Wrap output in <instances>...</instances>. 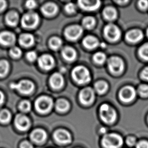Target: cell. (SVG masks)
I'll list each match as a JSON object with an SVG mask.
<instances>
[{"label":"cell","mask_w":148,"mask_h":148,"mask_svg":"<svg viewBox=\"0 0 148 148\" xmlns=\"http://www.w3.org/2000/svg\"><path fill=\"white\" fill-rule=\"evenodd\" d=\"M12 89L16 90L23 94H29L32 92L34 85L29 80H21L18 83H12L10 85Z\"/></svg>","instance_id":"8992f818"},{"label":"cell","mask_w":148,"mask_h":148,"mask_svg":"<svg viewBox=\"0 0 148 148\" xmlns=\"http://www.w3.org/2000/svg\"><path fill=\"white\" fill-rule=\"evenodd\" d=\"M62 55L65 59L69 61L74 60L76 57L75 51L69 47H66L63 48L62 50Z\"/></svg>","instance_id":"7402d4cb"},{"label":"cell","mask_w":148,"mask_h":148,"mask_svg":"<svg viewBox=\"0 0 148 148\" xmlns=\"http://www.w3.org/2000/svg\"><path fill=\"white\" fill-rule=\"evenodd\" d=\"M95 98V93L92 88H86L83 89L80 92L79 99L80 102L85 105L92 104Z\"/></svg>","instance_id":"30bf717a"},{"label":"cell","mask_w":148,"mask_h":148,"mask_svg":"<svg viewBox=\"0 0 148 148\" xmlns=\"http://www.w3.org/2000/svg\"><path fill=\"white\" fill-rule=\"evenodd\" d=\"M19 42L22 46L24 47H30L34 42V37L32 34H24L20 36Z\"/></svg>","instance_id":"44dd1931"},{"label":"cell","mask_w":148,"mask_h":148,"mask_svg":"<svg viewBox=\"0 0 148 148\" xmlns=\"http://www.w3.org/2000/svg\"><path fill=\"white\" fill-rule=\"evenodd\" d=\"M19 16L16 12H10L6 15V22L10 26H15L18 23Z\"/></svg>","instance_id":"d4e9b609"},{"label":"cell","mask_w":148,"mask_h":148,"mask_svg":"<svg viewBox=\"0 0 148 148\" xmlns=\"http://www.w3.org/2000/svg\"><path fill=\"white\" fill-rule=\"evenodd\" d=\"M138 6L142 9L145 10L148 7V1H140L138 2Z\"/></svg>","instance_id":"ab89813d"},{"label":"cell","mask_w":148,"mask_h":148,"mask_svg":"<svg viewBox=\"0 0 148 148\" xmlns=\"http://www.w3.org/2000/svg\"><path fill=\"white\" fill-rule=\"evenodd\" d=\"M65 10L68 13H73L76 10V6L73 3H70L65 6Z\"/></svg>","instance_id":"8d00e7d4"},{"label":"cell","mask_w":148,"mask_h":148,"mask_svg":"<svg viewBox=\"0 0 148 148\" xmlns=\"http://www.w3.org/2000/svg\"><path fill=\"white\" fill-rule=\"evenodd\" d=\"M72 76L79 84H84L90 80V72L84 66H78L72 71Z\"/></svg>","instance_id":"6da1fadb"},{"label":"cell","mask_w":148,"mask_h":148,"mask_svg":"<svg viewBox=\"0 0 148 148\" xmlns=\"http://www.w3.org/2000/svg\"><path fill=\"white\" fill-rule=\"evenodd\" d=\"M19 108L22 112H27L31 109V104L28 101H23L20 103Z\"/></svg>","instance_id":"836d02e7"},{"label":"cell","mask_w":148,"mask_h":148,"mask_svg":"<svg viewBox=\"0 0 148 148\" xmlns=\"http://www.w3.org/2000/svg\"><path fill=\"white\" fill-rule=\"evenodd\" d=\"M101 132H106V129L105 128H101Z\"/></svg>","instance_id":"7dc6e473"},{"label":"cell","mask_w":148,"mask_h":148,"mask_svg":"<svg viewBox=\"0 0 148 148\" xmlns=\"http://www.w3.org/2000/svg\"><path fill=\"white\" fill-rule=\"evenodd\" d=\"M36 2L34 1H28L26 3V6L28 8V9H34V8L36 7Z\"/></svg>","instance_id":"60d3db41"},{"label":"cell","mask_w":148,"mask_h":148,"mask_svg":"<svg viewBox=\"0 0 148 148\" xmlns=\"http://www.w3.org/2000/svg\"><path fill=\"white\" fill-rule=\"evenodd\" d=\"M102 142L105 148H119L123 144V140L118 134H110L104 136Z\"/></svg>","instance_id":"7a4b0ae2"},{"label":"cell","mask_w":148,"mask_h":148,"mask_svg":"<svg viewBox=\"0 0 148 148\" xmlns=\"http://www.w3.org/2000/svg\"><path fill=\"white\" fill-rule=\"evenodd\" d=\"M50 83L53 88L59 89L61 88L64 84V79L61 74L55 73L51 77Z\"/></svg>","instance_id":"d6986e66"},{"label":"cell","mask_w":148,"mask_h":148,"mask_svg":"<svg viewBox=\"0 0 148 148\" xmlns=\"http://www.w3.org/2000/svg\"><path fill=\"white\" fill-rule=\"evenodd\" d=\"M82 24L84 27H86L87 29H91L94 26L95 24V20L94 18L92 17L88 16L84 19L82 21Z\"/></svg>","instance_id":"4dcf8cb0"},{"label":"cell","mask_w":148,"mask_h":148,"mask_svg":"<svg viewBox=\"0 0 148 148\" xmlns=\"http://www.w3.org/2000/svg\"><path fill=\"white\" fill-rule=\"evenodd\" d=\"M78 5L83 10L92 11L98 9L101 5V2L96 1H79Z\"/></svg>","instance_id":"9a60e30c"},{"label":"cell","mask_w":148,"mask_h":148,"mask_svg":"<svg viewBox=\"0 0 148 148\" xmlns=\"http://www.w3.org/2000/svg\"><path fill=\"white\" fill-rule=\"evenodd\" d=\"M57 110L61 112H66L69 108V104L66 100L64 99H59L56 103Z\"/></svg>","instance_id":"484cf974"},{"label":"cell","mask_w":148,"mask_h":148,"mask_svg":"<svg viewBox=\"0 0 148 148\" xmlns=\"http://www.w3.org/2000/svg\"><path fill=\"white\" fill-rule=\"evenodd\" d=\"M138 92L141 96L143 97H148V85L147 84L140 85L138 88Z\"/></svg>","instance_id":"e575fe53"},{"label":"cell","mask_w":148,"mask_h":148,"mask_svg":"<svg viewBox=\"0 0 148 148\" xmlns=\"http://www.w3.org/2000/svg\"><path fill=\"white\" fill-rule=\"evenodd\" d=\"M83 44L86 48L92 49L99 45L98 39L93 36H88L84 39Z\"/></svg>","instance_id":"603a6c76"},{"label":"cell","mask_w":148,"mask_h":148,"mask_svg":"<svg viewBox=\"0 0 148 148\" xmlns=\"http://www.w3.org/2000/svg\"><path fill=\"white\" fill-rule=\"evenodd\" d=\"M26 57L30 62H34L37 58V55L34 51H30L27 53L26 55Z\"/></svg>","instance_id":"74e56055"},{"label":"cell","mask_w":148,"mask_h":148,"mask_svg":"<svg viewBox=\"0 0 148 148\" xmlns=\"http://www.w3.org/2000/svg\"><path fill=\"white\" fill-rule=\"evenodd\" d=\"M143 38V34L140 30L133 29L127 33L126 38L127 40L131 42H137L140 41Z\"/></svg>","instance_id":"ac0fdd59"},{"label":"cell","mask_w":148,"mask_h":148,"mask_svg":"<svg viewBox=\"0 0 148 148\" xmlns=\"http://www.w3.org/2000/svg\"><path fill=\"white\" fill-rule=\"evenodd\" d=\"M15 124L19 130L25 131L29 127L30 121L27 116L23 114H18L15 118Z\"/></svg>","instance_id":"7c38bea8"},{"label":"cell","mask_w":148,"mask_h":148,"mask_svg":"<svg viewBox=\"0 0 148 148\" xmlns=\"http://www.w3.org/2000/svg\"><path fill=\"white\" fill-rule=\"evenodd\" d=\"M55 140L60 144H66L71 140V136L70 134L64 130H59L56 131L54 134Z\"/></svg>","instance_id":"4fadbf2b"},{"label":"cell","mask_w":148,"mask_h":148,"mask_svg":"<svg viewBox=\"0 0 148 148\" xmlns=\"http://www.w3.org/2000/svg\"><path fill=\"white\" fill-rule=\"evenodd\" d=\"M108 67L111 72L114 73H119L124 68V63L121 58L118 57H112L108 62Z\"/></svg>","instance_id":"ba28073f"},{"label":"cell","mask_w":148,"mask_h":148,"mask_svg":"<svg viewBox=\"0 0 148 148\" xmlns=\"http://www.w3.org/2000/svg\"><path fill=\"white\" fill-rule=\"evenodd\" d=\"M95 62L98 64H103L106 59L105 54L102 52H97L93 57Z\"/></svg>","instance_id":"d6a6232c"},{"label":"cell","mask_w":148,"mask_h":148,"mask_svg":"<svg viewBox=\"0 0 148 148\" xmlns=\"http://www.w3.org/2000/svg\"><path fill=\"white\" fill-rule=\"evenodd\" d=\"M147 36H148V29H147Z\"/></svg>","instance_id":"c3c4849f"},{"label":"cell","mask_w":148,"mask_h":148,"mask_svg":"<svg viewBox=\"0 0 148 148\" xmlns=\"http://www.w3.org/2000/svg\"><path fill=\"white\" fill-rule=\"evenodd\" d=\"M103 15L107 20L112 21L116 19L117 13L115 9L111 7H108L104 9Z\"/></svg>","instance_id":"cb8c5ba5"},{"label":"cell","mask_w":148,"mask_h":148,"mask_svg":"<svg viewBox=\"0 0 148 148\" xmlns=\"http://www.w3.org/2000/svg\"><path fill=\"white\" fill-rule=\"evenodd\" d=\"M11 115L10 112L6 109L0 111V122L3 123H7L10 121Z\"/></svg>","instance_id":"83f0119b"},{"label":"cell","mask_w":148,"mask_h":148,"mask_svg":"<svg viewBox=\"0 0 148 148\" xmlns=\"http://www.w3.org/2000/svg\"><path fill=\"white\" fill-rule=\"evenodd\" d=\"M15 37L13 34L8 32H4L0 34V43L5 46H10L14 44Z\"/></svg>","instance_id":"2e32d148"},{"label":"cell","mask_w":148,"mask_h":148,"mask_svg":"<svg viewBox=\"0 0 148 148\" xmlns=\"http://www.w3.org/2000/svg\"><path fill=\"white\" fill-rule=\"evenodd\" d=\"M136 148H148V142L142 140L138 142L136 145Z\"/></svg>","instance_id":"f35d334b"},{"label":"cell","mask_w":148,"mask_h":148,"mask_svg":"<svg viewBox=\"0 0 148 148\" xmlns=\"http://www.w3.org/2000/svg\"><path fill=\"white\" fill-rule=\"evenodd\" d=\"M139 55L144 60L148 61V42L145 44L139 49Z\"/></svg>","instance_id":"1f68e13d"},{"label":"cell","mask_w":148,"mask_h":148,"mask_svg":"<svg viewBox=\"0 0 148 148\" xmlns=\"http://www.w3.org/2000/svg\"><path fill=\"white\" fill-rule=\"evenodd\" d=\"M6 3L5 1L0 0V12L2 11L5 9L6 7Z\"/></svg>","instance_id":"f6af8a7d"},{"label":"cell","mask_w":148,"mask_h":148,"mask_svg":"<svg viewBox=\"0 0 148 148\" xmlns=\"http://www.w3.org/2000/svg\"><path fill=\"white\" fill-rule=\"evenodd\" d=\"M106 38L111 41H116L121 36V32L118 27L113 24H109L104 29Z\"/></svg>","instance_id":"52a82bcc"},{"label":"cell","mask_w":148,"mask_h":148,"mask_svg":"<svg viewBox=\"0 0 148 148\" xmlns=\"http://www.w3.org/2000/svg\"><path fill=\"white\" fill-rule=\"evenodd\" d=\"M53 106L52 99L47 96L40 97L36 100L35 107L38 112L47 113L49 112Z\"/></svg>","instance_id":"277c9868"},{"label":"cell","mask_w":148,"mask_h":148,"mask_svg":"<svg viewBox=\"0 0 148 148\" xmlns=\"http://www.w3.org/2000/svg\"><path fill=\"white\" fill-rule=\"evenodd\" d=\"M82 28L81 26L74 25L68 27L65 32L66 38L70 40H75L82 34Z\"/></svg>","instance_id":"9c48e42d"},{"label":"cell","mask_w":148,"mask_h":148,"mask_svg":"<svg viewBox=\"0 0 148 148\" xmlns=\"http://www.w3.org/2000/svg\"><path fill=\"white\" fill-rule=\"evenodd\" d=\"M142 76L144 79L148 80V67H146L143 70L142 73Z\"/></svg>","instance_id":"ee69618b"},{"label":"cell","mask_w":148,"mask_h":148,"mask_svg":"<svg viewBox=\"0 0 148 148\" xmlns=\"http://www.w3.org/2000/svg\"><path fill=\"white\" fill-rule=\"evenodd\" d=\"M46 132L41 129H37L33 131L30 134V138L34 142L41 143L46 140Z\"/></svg>","instance_id":"e0dca14e"},{"label":"cell","mask_w":148,"mask_h":148,"mask_svg":"<svg viewBox=\"0 0 148 148\" xmlns=\"http://www.w3.org/2000/svg\"><path fill=\"white\" fill-rule=\"evenodd\" d=\"M20 148H33V146L29 142L24 141L20 145Z\"/></svg>","instance_id":"7bdbcfd3"},{"label":"cell","mask_w":148,"mask_h":148,"mask_svg":"<svg viewBox=\"0 0 148 148\" xmlns=\"http://www.w3.org/2000/svg\"><path fill=\"white\" fill-rule=\"evenodd\" d=\"M4 96L2 92L0 91V106L4 103Z\"/></svg>","instance_id":"bcb514c9"},{"label":"cell","mask_w":148,"mask_h":148,"mask_svg":"<svg viewBox=\"0 0 148 148\" xmlns=\"http://www.w3.org/2000/svg\"><path fill=\"white\" fill-rule=\"evenodd\" d=\"M136 96V92L132 86H125L121 89L119 92L120 99L125 102L132 101L135 98Z\"/></svg>","instance_id":"8fae6325"},{"label":"cell","mask_w":148,"mask_h":148,"mask_svg":"<svg viewBox=\"0 0 148 148\" xmlns=\"http://www.w3.org/2000/svg\"><path fill=\"white\" fill-rule=\"evenodd\" d=\"M49 44L53 50H58L62 45V40L58 37H54L50 40Z\"/></svg>","instance_id":"f1b7e54d"},{"label":"cell","mask_w":148,"mask_h":148,"mask_svg":"<svg viewBox=\"0 0 148 148\" xmlns=\"http://www.w3.org/2000/svg\"><path fill=\"white\" fill-rule=\"evenodd\" d=\"M42 13L48 16H53L56 14L58 10L57 6L53 3H48L45 4L42 7Z\"/></svg>","instance_id":"ffe728a7"},{"label":"cell","mask_w":148,"mask_h":148,"mask_svg":"<svg viewBox=\"0 0 148 148\" xmlns=\"http://www.w3.org/2000/svg\"><path fill=\"white\" fill-rule=\"evenodd\" d=\"M38 63L41 68L45 70H50L54 66V59L49 55L45 54L39 58Z\"/></svg>","instance_id":"5bb4252c"},{"label":"cell","mask_w":148,"mask_h":148,"mask_svg":"<svg viewBox=\"0 0 148 148\" xmlns=\"http://www.w3.org/2000/svg\"><path fill=\"white\" fill-rule=\"evenodd\" d=\"M10 54L13 57L18 58L21 55L22 52L21 50L19 48L17 47H14L10 49Z\"/></svg>","instance_id":"d590c367"},{"label":"cell","mask_w":148,"mask_h":148,"mask_svg":"<svg viewBox=\"0 0 148 148\" xmlns=\"http://www.w3.org/2000/svg\"><path fill=\"white\" fill-rule=\"evenodd\" d=\"M39 22L38 15L34 12L27 13L22 17L21 23L22 26L26 28L36 27Z\"/></svg>","instance_id":"5b68a950"},{"label":"cell","mask_w":148,"mask_h":148,"mask_svg":"<svg viewBox=\"0 0 148 148\" xmlns=\"http://www.w3.org/2000/svg\"><path fill=\"white\" fill-rule=\"evenodd\" d=\"M100 115L102 120L107 123H112L116 120L117 114L114 109L107 104H103L100 107Z\"/></svg>","instance_id":"3957f363"},{"label":"cell","mask_w":148,"mask_h":148,"mask_svg":"<svg viewBox=\"0 0 148 148\" xmlns=\"http://www.w3.org/2000/svg\"><path fill=\"white\" fill-rule=\"evenodd\" d=\"M126 143L129 146H134V145L136 144V140L134 137H129L126 140Z\"/></svg>","instance_id":"b9f144b4"},{"label":"cell","mask_w":148,"mask_h":148,"mask_svg":"<svg viewBox=\"0 0 148 148\" xmlns=\"http://www.w3.org/2000/svg\"><path fill=\"white\" fill-rule=\"evenodd\" d=\"M9 70V63L6 60L0 61V77H3L7 74Z\"/></svg>","instance_id":"f546056e"},{"label":"cell","mask_w":148,"mask_h":148,"mask_svg":"<svg viewBox=\"0 0 148 148\" xmlns=\"http://www.w3.org/2000/svg\"><path fill=\"white\" fill-rule=\"evenodd\" d=\"M95 88L99 94H101L106 92L108 89V84L104 81H99L95 84Z\"/></svg>","instance_id":"4316f807"}]
</instances>
